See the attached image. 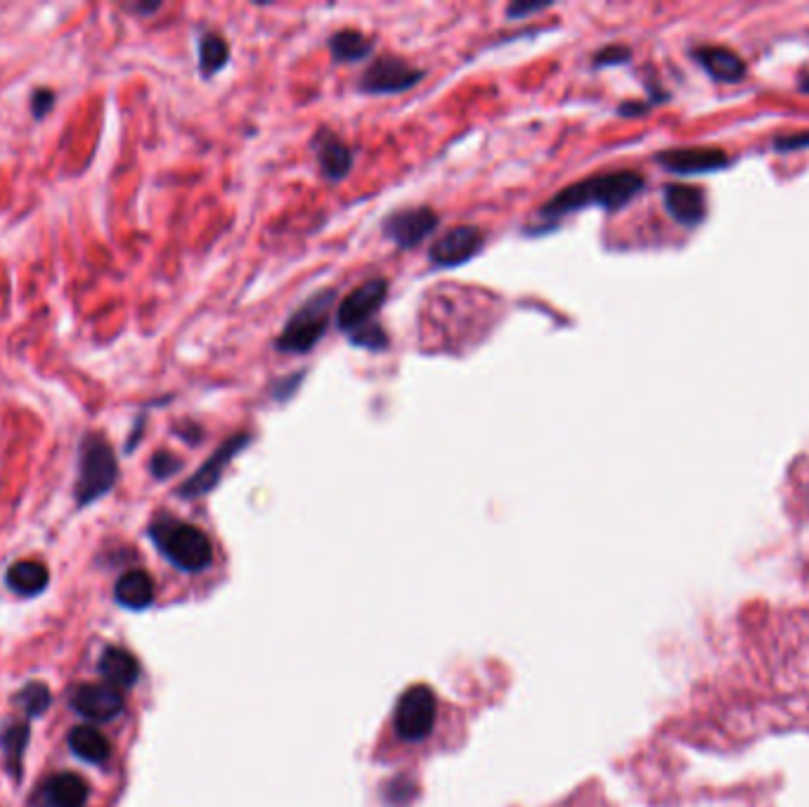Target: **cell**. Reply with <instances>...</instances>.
<instances>
[{"instance_id":"obj_1","label":"cell","mask_w":809,"mask_h":807,"mask_svg":"<svg viewBox=\"0 0 809 807\" xmlns=\"http://www.w3.org/2000/svg\"><path fill=\"white\" fill-rule=\"evenodd\" d=\"M644 176L636 171H608L568 185L538 209L540 218L559 220L587 206L618 211L644 190Z\"/></svg>"},{"instance_id":"obj_2","label":"cell","mask_w":809,"mask_h":807,"mask_svg":"<svg viewBox=\"0 0 809 807\" xmlns=\"http://www.w3.org/2000/svg\"><path fill=\"white\" fill-rule=\"evenodd\" d=\"M118 474L122 469H118V457L112 443L104 439L102 431H86L78 441L76 457V507H90L104 495H110L118 483Z\"/></svg>"},{"instance_id":"obj_3","label":"cell","mask_w":809,"mask_h":807,"mask_svg":"<svg viewBox=\"0 0 809 807\" xmlns=\"http://www.w3.org/2000/svg\"><path fill=\"white\" fill-rule=\"evenodd\" d=\"M148 535L154 547L164 554V559L185 573H199L214 564V545L208 535L188 521L176 516L159 514L150 524Z\"/></svg>"},{"instance_id":"obj_4","label":"cell","mask_w":809,"mask_h":807,"mask_svg":"<svg viewBox=\"0 0 809 807\" xmlns=\"http://www.w3.org/2000/svg\"><path fill=\"white\" fill-rule=\"evenodd\" d=\"M337 303L334 289H320L303 306L291 313L280 337L275 339V349L289 355H306L323 341L329 329V315Z\"/></svg>"},{"instance_id":"obj_5","label":"cell","mask_w":809,"mask_h":807,"mask_svg":"<svg viewBox=\"0 0 809 807\" xmlns=\"http://www.w3.org/2000/svg\"><path fill=\"white\" fill-rule=\"evenodd\" d=\"M438 718V701L429 686H413L407 690L395 706L393 730L403 741L417 744L424 741L435 727Z\"/></svg>"},{"instance_id":"obj_6","label":"cell","mask_w":809,"mask_h":807,"mask_svg":"<svg viewBox=\"0 0 809 807\" xmlns=\"http://www.w3.org/2000/svg\"><path fill=\"white\" fill-rule=\"evenodd\" d=\"M427 72L415 67L403 58L395 55H383L377 58L361 76V92H367V96H395V92H407L417 88Z\"/></svg>"},{"instance_id":"obj_7","label":"cell","mask_w":809,"mask_h":807,"mask_svg":"<svg viewBox=\"0 0 809 807\" xmlns=\"http://www.w3.org/2000/svg\"><path fill=\"white\" fill-rule=\"evenodd\" d=\"M389 299V280L387 277H372L363 285H357L353 292L341 299L337 306V327L341 332H355L365 325H369L383 308Z\"/></svg>"},{"instance_id":"obj_8","label":"cell","mask_w":809,"mask_h":807,"mask_svg":"<svg viewBox=\"0 0 809 807\" xmlns=\"http://www.w3.org/2000/svg\"><path fill=\"white\" fill-rule=\"evenodd\" d=\"M251 445V433L249 431H240V433H232L225 439L214 453H211V457L204 462L202 467H199L188 481L180 483L178 488V497L182 500H194V497H204L206 493L214 491V488L220 483L223 479V471L228 469L230 462L242 453L244 447Z\"/></svg>"},{"instance_id":"obj_9","label":"cell","mask_w":809,"mask_h":807,"mask_svg":"<svg viewBox=\"0 0 809 807\" xmlns=\"http://www.w3.org/2000/svg\"><path fill=\"white\" fill-rule=\"evenodd\" d=\"M485 240L488 237L479 225H455L431 244L429 263L433 268L464 266L481 254Z\"/></svg>"},{"instance_id":"obj_10","label":"cell","mask_w":809,"mask_h":807,"mask_svg":"<svg viewBox=\"0 0 809 807\" xmlns=\"http://www.w3.org/2000/svg\"><path fill=\"white\" fill-rule=\"evenodd\" d=\"M438 223L441 216L431 206H407L383 218L381 230L397 249H415L435 232Z\"/></svg>"},{"instance_id":"obj_11","label":"cell","mask_w":809,"mask_h":807,"mask_svg":"<svg viewBox=\"0 0 809 807\" xmlns=\"http://www.w3.org/2000/svg\"><path fill=\"white\" fill-rule=\"evenodd\" d=\"M69 706L74 713L90 722H112L124 713L126 698L122 690H116L110 682L81 684L74 690Z\"/></svg>"},{"instance_id":"obj_12","label":"cell","mask_w":809,"mask_h":807,"mask_svg":"<svg viewBox=\"0 0 809 807\" xmlns=\"http://www.w3.org/2000/svg\"><path fill=\"white\" fill-rule=\"evenodd\" d=\"M311 148L315 152L317 164H320L323 176L331 182H341L343 178H349L351 168L355 164V154L349 148L346 140H341L334 130L320 128L315 134Z\"/></svg>"},{"instance_id":"obj_13","label":"cell","mask_w":809,"mask_h":807,"mask_svg":"<svg viewBox=\"0 0 809 807\" xmlns=\"http://www.w3.org/2000/svg\"><path fill=\"white\" fill-rule=\"evenodd\" d=\"M90 786L74 772H58L48 777L34 796V807H86Z\"/></svg>"},{"instance_id":"obj_14","label":"cell","mask_w":809,"mask_h":807,"mask_svg":"<svg viewBox=\"0 0 809 807\" xmlns=\"http://www.w3.org/2000/svg\"><path fill=\"white\" fill-rule=\"evenodd\" d=\"M662 204H666L668 214L678 220L684 228H696L698 223L706 218V192L694 185H668L662 192Z\"/></svg>"},{"instance_id":"obj_15","label":"cell","mask_w":809,"mask_h":807,"mask_svg":"<svg viewBox=\"0 0 809 807\" xmlns=\"http://www.w3.org/2000/svg\"><path fill=\"white\" fill-rule=\"evenodd\" d=\"M656 162L672 174H706L726 166V156L720 150H670L660 152Z\"/></svg>"},{"instance_id":"obj_16","label":"cell","mask_w":809,"mask_h":807,"mask_svg":"<svg viewBox=\"0 0 809 807\" xmlns=\"http://www.w3.org/2000/svg\"><path fill=\"white\" fill-rule=\"evenodd\" d=\"M114 600L128 611H144L154 602V580L142 568H130L114 583Z\"/></svg>"},{"instance_id":"obj_17","label":"cell","mask_w":809,"mask_h":807,"mask_svg":"<svg viewBox=\"0 0 809 807\" xmlns=\"http://www.w3.org/2000/svg\"><path fill=\"white\" fill-rule=\"evenodd\" d=\"M98 672L116 690H130L140 680L138 658L128 654L122 646H110L98 660Z\"/></svg>"},{"instance_id":"obj_18","label":"cell","mask_w":809,"mask_h":807,"mask_svg":"<svg viewBox=\"0 0 809 807\" xmlns=\"http://www.w3.org/2000/svg\"><path fill=\"white\" fill-rule=\"evenodd\" d=\"M66 744H69V751L78 760H84L88 765H104L112 758L110 739L92 724L74 727L69 736H66Z\"/></svg>"},{"instance_id":"obj_19","label":"cell","mask_w":809,"mask_h":807,"mask_svg":"<svg viewBox=\"0 0 809 807\" xmlns=\"http://www.w3.org/2000/svg\"><path fill=\"white\" fill-rule=\"evenodd\" d=\"M5 583L20 597H38L50 585V571L43 562L24 559L8 568Z\"/></svg>"},{"instance_id":"obj_20","label":"cell","mask_w":809,"mask_h":807,"mask_svg":"<svg viewBox=\"0 0 809 807\" xmlns=\"http://www.w3.org/2000/svg\"><path fill=\"white\" fill-rule=\"evenodd\" d=\"M31 730L26 722H8L0 732V756H3L5 770L15 782H22L24 774V756L29 748Z\"/></svg>"},{"instance_id":"obj_21","label":"cell","mask_w":809,"mask_h":807,"mask_svg":"<svg viewBox=\"0 0 809 807\" xmlns=\"http://www.w3.org/2000/svg\"><path fill=\"white\" fill-rule=\"evenodd\" d=\"M375 46L377 43L372 36H367L357 29H341L329 36V52H331V60H334L337 64L363 62L367 58H372Z\"/></svg>"},{"instance_id":"obj_22","label":"cell","mask_w":809,"mask_h":807,"mask_svg":"<svg viewBox=\"0 0 809 807\" xmlns=\"http://www.w3.org/2000/svg\"><path fill=\"white\" fill-rule=\"evenodd\" d=\"M696 60L706 67V72H710L715 78H720V81L726 84H734L746 74V64L741 62L734 52H729L724 48H700L696 52Z\"/></svg>"},{"instance_id":"obj_23","label":"cell","mask_w":809,"mask_h":807,"mask_svg":"<svg viewBox=\"0 0 809 807\" xmlns=\"http://www.w3.org/2000/svg\"><path fill=\"white\" fill-rule=\"evenodd\" d=\"M230 64V46L220 34H202L199 38V74L211 78Z\"/></svg>"},{"instance_id":"obj_24","label":"cell","mask_w":809,"mask_h":807,"mask_svg":"<svg viewBox=\"0 0 809 807\" xmlns=\"http://www.w3.org/2000/svg\"><path fill=\"white\" fill-rule=\"evenodd\" d=\"M15 704L26 713V718H43L52 704V694L48 690V684L29 682L24 684L20 694L15 696Z\"/></svg>"},{"instance_id":"obj_25","label":"cell","mask_w":809,"mask_h":807,"mask_svg":"<svg viewBox=\"0 0 809 807\" xmlns=\"http://www.w3.org/2000/svg\"><path fill=\"white\" fill-rule=\"evenodd\" d=\"M349 343L355 349H365L369 353H381V351L389 349V335L381 325L369 323L361 329H355V332H351Z\"/></svg>"},{"instance_id":"obj_26","label":"cell","mask_w":809,"mask_h":807,"mask_svg":"<svg viewBox=\"0 0 809 807\" xmlns=\"http://www.w3.org/2000/svg\"><path fill=\"white\" fill-rule=\"evenodd\" d=\"M182 467H185V462L178 455L168 453V450H159V453H154L150 459V471L156 481L170 479V476H176Z\"/></svg>"},{"instance_id":"obj_27","label":"cell","mask_w":809,"mask_h":807,"mask_svg":"<svg viewBox=\"0 0 809 807\" xmlns=\"http://www.w3.org/2000/svg\"><path fill=\"white\" fill-rule=\"evenodd\" d=\"M630 58H632L630 48H625V46H606L599 52H594L592 64H594V67H599V70L602 67H618V64L630 62Z\"/></svg>"},{"instance_id":"obj_28","label":"cell","mask_w":809,"mask_h":807,"mask_svg":"<svg viewBox=\"0 0 809 807\" xmlns=\"http://www.w3.org/2000/svg\"><path fill=\"white\" fill-rule=\"evenodd\" d=\"M303 377H306V373H296V375H289V377L277 379V381L273 383V389H270L273 399H275L277 403L289 401L291 395H294V393L299 391V387L303 383Z\"/></svg>"},{"instance_id":"obj_29","label":"cell","mask_w":809,"mask_h":807,"mask_svg":"<svg viewBox=\"0 0 809 807\" xmlns=\"http://www.w3.org/2000/svg\"><path fill=\"white\" fill-rule=\"evenodd\" d=\"M55 92L48 88H38L31 92V114L34 118H43L52 108H55Z\"/></svg>"},{"instance_id":"obj_30","label":"cell","mask_w":809,"mask_h":807,"mask_svg":"<svg viewBox=\"0 0 809 807\" xmlns=\"http://www.w3.org/2000/svg\"><path fill=\"white\" fill-rule=\"evenodd\" d=\"M552 3H526V0H516V3H511L507 8V17L509 20H526L528 15H538V12H545L549 10Z\"/></svg>"},{"instance_id":"obj_31","label":"cell","mask_w":809,"mask_h":807,"mask_svg":"<svg viewBox=\"0 0 809 807\" xmlns=\"http://www.w3.org/2000/svg\"><path fill=\"white\" fill-rule=\"evenodd\" d=\"M128 10L136 12V15L148 17V15H154V12L162 10V3H130Z\"/></svg>"},{"instance_id":"obj_32","label":"cell","mask_w":809,"mask_h":807,"mask_svg":"<svg viewBox=\"0 0 809 807\" xmlns=\"http://www.w3.org/2000/svg\"><path fill=\"white\" fill-rule=\"evenodd\" d=\"M142 427H144V417H140L138 421H136V429H132V441L130 443H126V453H130V450H136V445H138V441L142 439Z\"/></svg>"},{"instance_id":"obj_33","label":"cell","mask_w":809,"mask_h":807,"mask_svg":"<svg viewBox=\"0 0 809 807\" xmlns=\"http://www.w3.org/2000/svg\"><path fill=\"white\" fill-rule=\"evenodd\" d=\"M800 144H809V136H802V138H788V140H779V148H784V150L800 148Z\"/></svg>"},{"instance_id":"obj_34","label":"cell","mask_w":809,"mask_h":807,"mask_svg":"<svg viewBox=\"0 0 809 807\" xmlns=\"http://www.w3.org/2000/svg\"><path fill=\"white\" fill-rule=\"evenodd\" d=\"M802 90H807V92H809V78H807V81L802 84Z\"/></svg>"}]
</instances>
